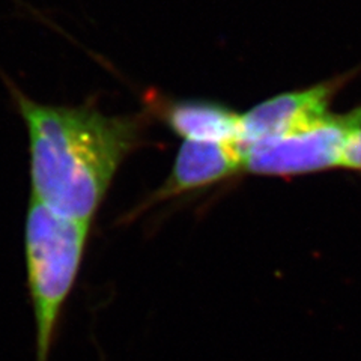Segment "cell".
I'll return each mask as SVG.
<instances>
[{
    "instance_id": "obj_1",
    "label": "cell",
    "mask_w": 361,
    "mask_h": 361,
    "mask_svg": "<svg viewBox=\"0 0 361 361\" xmlns=\"http://www.w3.org/2000/svg\"><path fill=\"white\" fill-rule=\"evenodd\" d=\"M29 139L32 200L61 217L90 223L123 160L140 145V115L97 106L42 104L8 82Z\"/></svg>"
},
{
    "instance_id": "obj_2",
    "label": "cell",
    "mask_w": 361,
    "mask_h": 361,
    "mask_svg": "<svg viewBox=\"0 0 361 361\" xmlns=\"http://www.w3.org/2000/svg\"><path fill=\"white\" fill-rule=\"evenodd\" d=\"M90 223L58 216L30 200L26 229L27 286L35 318L37 361H49L68 297L82 268Z\"/></svg>"
},
{
    "instance_id": "obj_3",
    "label": "cell",
    "mask_w": 361,
    "mask_h": 361,
    "mask_svg": "<svg viewBox=\"0 0 361 361\" xmlns=\"http://www.w3.org/2000/svg\"><path fill=\"white\" fill-rule=\"evenodd\" d=\"M361 130V106L330 113L312 127L256 142L243 151L244 171L264 176H295L342 167L345 146Z\"/></svg>"
},
{
    "instance_id": "obj_4",
    "label": "cell",
    "mask_w": 361,
    "mask_h": 361,
    "mask_svg": "<svg viewBox=\"0 0 361 361\" xmlns=\"http://www.w3.org/2000/svg\"><path fill=\"white\" fill-rule=\"evenodd\" d=\"M337 86L334 80L262 101L241 115L238 148L243 152L256 142L295 133L325 119L331 113L329 107Z\"/></svg>"
},
{
    "instance_id": "obj_5",
    "label": "cell",
    "mask_w": 361,
    "mask_h": 361,
    "mask_svg": "<svg viewBox=\"0 0 361 361\" xmlns=\"http://www.w3.org/2000/svg\"><path fill=\"white\" fill-rule=\"evenodd\" d=\"M241 171H244L243 152L236 143L184 140L171 175L157 188L148 205L207 188Z\"/></svg>"
},
{
    "instance_id": "obj_6",
    "label": "cell",
    "mask_w": 361,
    "mask_h": 361,
    "mask_svg": "<svg viewBox=\"0 0 361 361\" xmlns=\"http://www.w3.org/2000/svg\"><path fill=\"white\" fill-rule=\"evenodd\" d=\"M158 110L167 127L184 140L238 145L241 115L219 103L183 99L171 101Z\"/></svg>"
},
{
    "instance_id": "obj_7",
    "label": "cell",
    "mask_w": 361,
    "mask_h": 361,
    "mask_svg": "<svg viewBox=\"0 0 361 361\" xmlns=\"http://www.w3.org/2000/svg\"><path fill=\"white\" fill-rule=\"evenodd\" d=\"M342 167L351 171H361V130L355 131L345 146Z\"/></svg>"
}]
</instances>
